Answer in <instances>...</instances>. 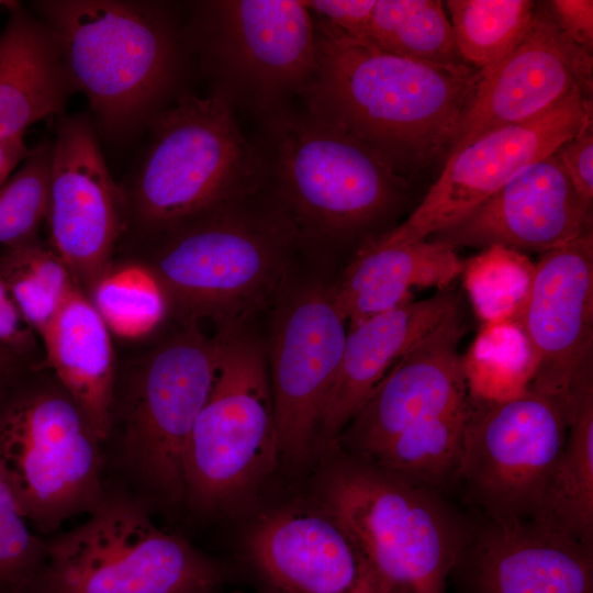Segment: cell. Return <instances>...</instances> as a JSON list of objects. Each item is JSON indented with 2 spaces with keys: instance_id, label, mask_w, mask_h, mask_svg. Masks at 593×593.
<instances>
[{
  "instance_id": "14",
  "label": "cell",
  "mask_w": 593,
  "mask_h": 593,
  "mask_svg": "<svg viewBox=\"0 0 593 593\" xmlns=\"http://www.w3.org/2000/svg\"><path fill=\"white\" fill-rule=\"evenodd\" d=\"M46 224L49 246L88 298L112 270L124 227L121 186L111 176L93 121L59 115Z\"/></svg>"
},
{
  "instance_id": "10",
  "label": "cell",
  "mask_w": 593,
  "mask_h": 593,
  "mask_svg": "<svg viewBox=\"0 0 593 593\" xmlns=\"http://www.w3.org/2000/svg\"><path fill=\"white\" fill-rule=\"evenodd\" d=\"M193 61L237 113L259 121L301 99L317 69L315 20L305 1L202 0L188 4Z\"/></svg>"
},
{
  "instance_id": "39",
  "label": "cell",
  "mask_w": 593,
  "mask_h": 593,
  "mask_svg": "<svg viewBox=\"0 0 593 593\" xmlns=\"http://www.w3.org/2000/svg\"><path fill=\"white\" fill-rule=\"evenodd\" d=\"M34 365L0 345V392Z\"/></svg>"
},
{
  "instance_id": "7",
  "label": "cell",
  "mask_w": 593,
  "mask_h": 593,
  "mask_svg": "<svg viewBox=\"0 0 593 593\" xmlns=\"http://www.w3.org/2000/svg\"><path fill=\"white\" fill-rule=\"evenodd\" d=\"M0 467L23 516L42 537L87 515L104 492L103 441L43 362L0 392Z\"/></svg>"
},
{
  "instance_id": "37",
  "label": "cell",
  "mask_w": 593,
  "mask_h": 593,
  "mask_svg": "<svg viewBox=\"0 0 593 593\" xmlns=\"http://www.w3.org/2000/svg\"><path fill=\"white\" fill-rule=\"evenodd\" d=\"M559 29L575 44L593 49V1H544Z\"/></svg>"
},
{
  "instance_id": "29",
  "label": "cell",
  "mask_w": 593,
  "mask_h": 593,
  "mask_svg": "<svg viewBox=\"0 0 593 593\" xmlns=\"http://www.w3.org/2000/svg\"><path fill=\"white\" fill-rule=\"evenodd\" d=\"M533 0H448L450 24L463 61L482 69L508 55L526 35Z\"/></svg>"
},
{
  "instance_id": "28",
  "label": "cell",
  "mask_w": 593,
  "mask_h": 593,
  "mask_svg": "<svg viewBox=\"0 0 593 593\" xmlns=\"http://www.w3.org/2000/svg\"><path fill=\"white\" fill-rule=\"evenodd\" d=\"M362 42L413 60L466 64L439 0H376Z\"/></svg>"
},
{
  "instance_id": "36",
  "label": "cell",
  "mask_w": 593,
  "mask_h": 593,
  "mask_svg": "<svg viewBox=\"0 0 593 593\" xmlns=\"http://www.w3.org/2000/svg\"><path fill=\"white\" fill-rule=\"evenodd\" d=\"M561 165L577 192L593 202V123L557 148Z\"/></svg>"
},
{
  "instance_id": "19",
  "label": "cell",
  "mask_w": 593,
  "mask_h": 593,
  "mask_svg": "<svg viewBox=\"0 0 593 593\" xmlns=\"http://www.w3.org/2000/svg\"><path fill=\"white\" fill-rule=\"evenodd\" d=\"M461 309L413 345L388 371L340 434L336 445L368 459L412 424L470 399Z\"/></svg>"
},
{
  "instance_id": "32",
  "label": "cell",
  "mask_w": 593,
  "mask_h": 593,
  "mask_svg": "<svg viewBox=\"0 0 593 593\" xmlns=\"http://www.w3.org/2000/svg\"><path fill=\"white\" fill-rule=\"evenodd\" d=\"M52 156V139L43 141L0 187V247L41 238L48 211Z\"/></svg>"
},
{
  "instance_id": "6",
  "label": "cell",
  "mask_w": 593,
  "mask_h": 593,
  "mask_svg": "<svg viewBox=\"0 0 593 593\" xmlns=\"http://www.w3.org/2000/svg\"><path fill=\"white\" fill-rule=\"evenodd\" d=\"M152 514L107 480L81 524L45 537L44 561L23 593H217L230 568Z\"/></svg>"
},
{
  "instance_id": "15",
  "label": "cell",
  "mask_w": 593,
  "mask_h": 593,
  "mask_svg": "<svg viewBox=\"0 0 593 593\" xmlns=\"http://www.w3.org/2000/svg\"><path fill=\"white\" fill-rule=\"evenodd\" d=\"M517 318L529 356L526 388L570 395L593 367V231L540 254Z\"/></svg>"
},
{
  "instance_id": "40",
  "label": "cell",
  "mask_w": 593,
  "mask_h": 593,
  "mask_svg": "<svg viewBox=\"0 0 593 593\" xmlns=\"http://www.w3.org/2000/svg\"><path fill=\"white\" fill-rule=\"evenodd\" d=\"M14 2H15V1L0 0V8L9 9L11 5L14 4Z\"/></svg>"
},
{
  "instance_id": "12",
  "label": "cell",
  "mask_w": 593,
  "mask_h": 593,
  "mask_svg": "<svg viewBox=\"0 0 593 593\" xmlns=\"http://www.w3.org/2000/svg\"><path fill=\"white\" fill-rule=\"evenodd\" d=\"M483 401L471 403L455 482L488 521L532 519L564 446L571 394L526 388Z\"/></svg>"
},
{
  "instance_id": "34",
  "label": "cell",
  "mask_w": 593,
  "mask_h": 593,
  "mask_svg": "<svg viewBox=\"0 0 593 593\" xmlns=\"http://www.w3.org/2000/svg\"><path fill=\"white\" fill-rule=\"evenodd\" d=\"M0 345L32 363H40L44 360L37 335L24 321L1 277Z\"/></svg>"
},
{
  "instance_id": "27",
  "label": "cell",
  "mask_w": 593,
  "mask_h": 593,
  "mask_svg": "<svg viewBox=\"0 0 593 593\" xmlns=\"http://www.w3.org/2000/svg\"><path fill=\"white\" fill-rule=\"evenodd\" d=\"M470 413L469 400L446 413L421 419L365 460L433 490L455 482Z\"/></svg>"
},
{
  "instance_id": "35",
  "label": "cell",
  "mask_w": 593,
  "mask_h": 593,
  "mask_svg": "<svg viewBox=\"0 0 593 593\" xmlns=\"http://www.w3.org/2000/svg\"><path fill=\"white\" fill-rule=\"evenodd\" d=\"M306 7L318 20L348 36L362 41L372 18L376 0H312Z\"/></svg>"
},
{
  "instance_id": "18",
  "label": "cell",
  "mask_w": 593,
  "mask_h": 593,
  "mask_svg": "<svg viewBox=\"0 0 593 593\" xmlns=\"http://www.w3.org/2000/svg\"><path fill=\"white\" fill-rule=\"evenodd\" d=\"M245 546L265 593H383L346 525L320 502L264 514Z\"/></svg>"
},
{
  "instance_id": "17",
  "label": "cell",
  "mask_w": 593,
  "mask_h": 593,
  "mask_svg": "<svg viewBox=\"0 0 593 593\" xmlns=\"http://www.w3.org/2000/svg\"><path fill=\"white\" fill-rule=\"evenodd\" d=\"M346 335V321L328 291H304L280 314L269 380L281 460L299 463L314 447Z\"/></svg>"
},
{
  "instance_id": "3",
  "label": "cell",
  "mask_w": 593,
  "mask_h": 593,
  "mask_svg": "<svg viewBox=\"0 0 593 593\" xmlns=\"http://www.w3.org/2000/svg\"><path fill=\"white\" fill-rule=\"evenodd\" d=\"M266 158L264 210L295 237L360 245L388 233L412 182L363 144L290 107L259 121Z\"/></svg>"
},
{
  "instance_id": "31",
  "label": "cell",
  "mask_w": 593,
  "mask_h": 593,
  "mask_svg": "<svg viewBox=\"0 0 593 593\" xmlns=\"http://www.w3.org/2000/svg\"><path fill=\"white\" fill-rule=\"evenodd\" d=\"M89 300L110 332L124 339L146 336L167 313L156 282L131 262L114 261L112 270L99 282Z\"/></svg>"
},
{
  "instance_id": "21",
  "label": "cell",
  "mask_w": 593,
  "mask_h": 593,
  "mask_svg": "<svg viewBox=\"0 0 593 593\" xmlns=\"http://www.w3.org/2000/svg\"><path fill=\"white\" fill-rule=\"evenodd\" d=\"M593 548L536 521L468 532L456 567L475 593H593Z\"/></svg>"
},
{
  "instance_id": "13",
  "label": "cell",
  "mask_w": 593,
  "mask_h": 593,
  "mask_svg": "<svg viewBox=\"0 0 593 593\" xmlns=\"http://www.w3.org/2000/svg\"><path fill=\"white\" fill-rule=\"evenodd\" d=\"M592 105L591 94L573 88L540 114L491 131L448 155L421 202L378 239L391 245L412 244L454 225L524 168L592 124Z\"/></svg>"
},
{
  "instance_id": "2",
  "label": "cell",
  "mask_w": 593,
  "mask_h": 593,
  "mask_svg": "<svg viewBox=\"0 0 593 593\" xmlns=\"http://www.w3.org/2000/svg\"><path fill=\"white\" fill-rule=\"evenodd\" d=\"M69 78L88 99L97 131L126 139L186 93L193 61L170 4L156 1L33 2Z\"/></svg>"
},
{
  "instance_id": "1",
  "label": "cell",
  "mask_w": 593,
  "mask_h": 593,
  "mask_svg": "<svg viewBox=\"0 0 593 593\" xmlns=\"http://www.w3.org/2000/svg\"><path fill=\"white\" fill-rule=\"evenodd\" d=\"M314 20L317 69L302 109L410 181L447 155L481 69L400 57Z\"/></svg>"
},
{
  "instance_id": "33",
  "label": "cell",
  "mask_w": 593,
  "mask_h": 593,
  "mask_svg": "<svg viewBox=\"0 0 593 593\" xmlns=\"http://www.w3.org/2000/svg\"><path fill=\"white\" fill-rule=\"evenodd\" d=\"M45 537L23 516L0 467V593H23L45 557Z\"/></svg>"
},
{
  "instance_id": "5",
  "label": "cell",
  "mask_w": 593,
  "mask_h": 593,
  "mask_svg": "<svg viewBox=\"0 0 593 593\" xmlns=\"http://www.w3.org/2000/svg\"><path fill=\"white\" fill-rule=\"evenodd\" d=\"M147 130L144 153L121 186L124 227L119 246L261 192L264 150L221 96L186 92Z\"/></svg>"
},
{
  "instance_id": "8",
  "label": "cell",
  "mask_w": 593,
  "mask_h": 593,
  "mask_svg": "<svg viewBox=\"0 0 593 593\" xmlns=\"http://www.w3.org/2000/svg\"><path fill=\"white\" fill-rule=\"evenodd\" d=\"M251 199L123 244L115 261L145 270L180 324L211 318L221 328H232L233 317L270 287L289 242L265 210L248 208Z\"/></svg>"
},
{
  "instance_id": "25",
  "label": "cell",
  "mask_w": 593,
  "mask_h": 593,
  "mask_svg": "<svg viewBox=\"0 0 593 593\" xmlns=\"http://www.w3.org/2000/svg\"><path fill=\"white\" fill-rule=\"evenodd\" d=\"M110 329L76 288L40 335L43 363L89 416L104 443L118 361Z\"/></svg>"
},
{
  "instance_id": "9",
  "label": "cell",
  "mask_w": 593,
  "mask_h": 593,
  "mask_svg": "<svg viewBox=\"0 0 593 593\" xmlns=\"http://www.w3.org/2000/svg\"><path fill=\"white\" fill-rule=\"evenodd\" d=\"M320 503L346 525L383 593H445L468 530L436 490L343 452Z\"/></svg>"
},
{
  "instance_id": "26",
  "label": "cell",
  "mask_w": 593,
  "mask_h": 593,
  "mask_svg": "<svg viewBox=\"0 0 593 593\" xmlns=\"http://www.w3.org/2000/svg\"><path fill=\"white\" fill-rule=\"evenodd\" d=\"M532 519L593 548V367L571 390L564 446Z\"/></svg>"
},
{
  "instance_id": "22",
  "label": "cell",
  "mask_w": 593,
  "mask_h": 593,
  "mask_svg": "<svg viewBox=\"0 0 593 593\" xmlns=\"http://www.w3.org/2000/svg\"><path fill=\"white\" fill-rule=\"evenodd\" d=\"M459 309V295L449 287L349 327L338 369L324 400L316 441L334 447L398 359Z\"/></svg>"
},
{
  "instance_id": "30",
  "label": "cell",
  "mask_w": 593,
  "mask_h": 593,
  "mask_svg": "<svg viewBox=\"0 0 593 593\" xmlns=\"http://www.w3.org/2000/svg\"><path fill=\"white\" fill-rule=\"evenodd\" d=\"M0 277L24 321L38 338L77 288L64 261L41 238L0 247Z\"/></svg>"
},
{
  "instance_id": "24",
  "label": "cell",
  "mask_w": 593,
  "mask_h": 593,
  "mask_svg": "<svg viewBox=\"0 0 593 593\" xmlns=\"http://www.w3.org/2000/svg\"><path fill=\"white\" fill-rule=\"evenodd\" d=\"M0 31V141L60 114L77 92L47 26L19 2Z\"/></svg>"
},
{
  "instance_id": "20",
  "label": "cell",
  "mask_w": 593,
  "mask_h": 593,
  "mask_svg": "<svg viewBox=\"0 0 593 593\" xmlns=\"http://www.w3.org/2000/svg\"><path fill=\"white\" fill-rule=\"evenodd\" d=\"M592 228V203L577 192L553 152L427 240L455 249L502 247L542 254Z\"/></svg>"
},
{
  "instance_id": "16",
  "label": "cell",
  "mask_w": 593,
  "mask_h": 593,
  "mask_svg": "<svg viewBox=\"0 0 593 593\" xmlns=\"http://www.w3.org/2000/svg\"><path fill=\"white\" fill-rule=\"evenodd\" d=\"M573 88L592 96V51L572 42L545 2H537L522 42L497 64L481 69L446 157L491 131L540 114Z\"/></svg>"
},
{
  "instance_id": "11",
  "label": "cell",
  "mask_w": 593,
  "mask_h": 593,
  "mask_svg": "<svg viewBox=\"0 0 593 593\" xmlns=\"http://www.w3.org/2000/svg\"><path fill=\"white\" fill-rule=\"evenodd\" d=\"M209 398L184 455L186 506L224 512L253 493L281 460L273 400L260 348L222 328Z\"/></svg>"
},
{
  "instance_id": "4",
  "label": "cell",
  "mask_w": 593,
  "mask_h": 593,
  "mask_svg": "<svg viewBox=\"0 0 593 593\" xmlns=\"http://www.w3.org/2000/svg\"><path fill=\"white\" fill-rule=\"evenodd\" d=\"M160 338L118 362L110 424L103 443L107 480L153 508L186 506L184 455L211 392L220 337L198 324Z\"/></svg>"
},
{
  "instance_id": "38",
  "label": "cell",
  "mask_w": 593,
  "mask_h": 593,
  "mask_svg": "<svg viewBox=\"0 0 593 593\" xmlns=\"http://www.w3.org/2000/svg\"><path fill=\"white\" fill-rule=\"evenodd\" d=\"M23 135L0 141V187L30 154L31 149L25 145Z\"/></svg>"
},
{
  "instance_id": "23",
  "label": "cell",
  "mask_w": 593,
  "mask_h": 593,
  "mask_svg": "<svg viewBox=\"0 0 593 593\" xmlns=\"http://www.w3.org/2000/svg\"><path fill=\"white\" fill-rule=\"evenodd\" d=\"M466 268L456 249L441 243L391 245L374 238L355 253L328 293L354 327L412 300L413 288H449Z\"/></svg>"
}]
</instances>
